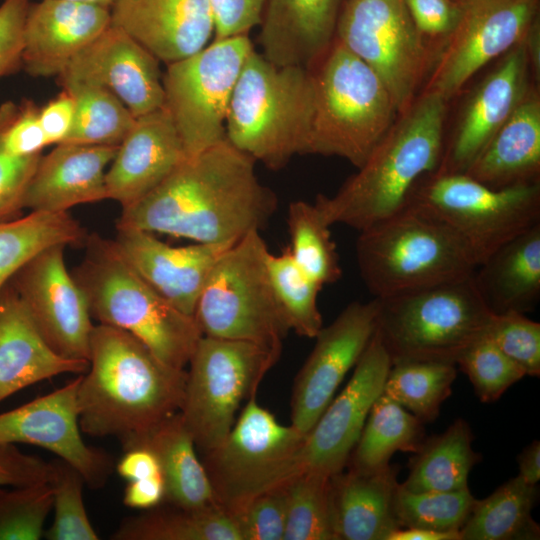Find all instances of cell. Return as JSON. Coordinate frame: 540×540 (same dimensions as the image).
Masks as SVG:
<instances>
[{"label":"cell","instance_id":"d4e9b609","mask_svg":"<svg viewBox=\"0 0 540 540\" xmlns=\"http://www.w3.org/2000/svg\"><path fill=\"white\" fill-rule=\"evenodd\" d=\"M111 23L110 8L66 0L30 4L23 30L22 66L33 77L59 76Z\"/></svg>","mask_w":540,"mask_h":540},{"label":"cell","instance_id":"60d3db41","mask_svg":"<svg viewBox=\"0 0 540 540\" xmlns=\"http://www.w3.org/2000/svg\"><path fill=\"white\" fill-rule=\"evenodd\" d=\"M267 265L275 299L290 330L315 338L323 327L317 302L322 286L301 270L289 249L278 255L270 252Z\"/></svg>","mask_w":540,"mask_h":540},{"label":"cell","instance_id":"f546056e","mask_svg":"<svg viewBox=\"0 0 540 540\" xmlns=\"http://www.w3.org/2000/svg\"><path fill=\"white\" fill-rule=\"evenodd\" d=\"M540 170V101L528 91L510 117L465 171L494 189L538 181Z\"/></svg>","mask_w":540,"mask_h":540},{"label":"cell","instance_id":"d6986e66","mask_svg":"<svg viewBox=\"0 0 540 540\" xmlns=\"http://www.w3.org/2000/svg\"><path fill=\"white\" fill-rule=\"evenodd\" d=\"M81 374L61 388L0 414V442L35 445L75 467L85 483L102 488L112 459L85 444L79 425L77 390Z\"/></svg>","mask_w":540,"mask_h":540},{"label":"cell","instance_id":"d6a6232c","mask_svg":"<svg viewBox=\"0 0 540 540\" xmlns=\"http://www.w3.org/2000/svg\"><path fill=\"white\" fill-rule=\"evenodd\" d=\"M469 424L456 419L443 433L425 438L409 461L401 486L411 492L454 491L468 487V476L481 455L472 448Z\"/></svg>","mask_w":540,"mask_h":540},{"label":"cell","instance_id":"603a6c76","mask_svg":"<svg viewBox=\"0 0 540 540\" xmlns=\"http://www.w3.org/2000/svg\"><path fill=\"white\" fill-rule=\"evenodd\" d=\"M187 157L163 106L136 117L106 171L107 199L133 205L161 184Z\"/></svg>","mask_w":540,"mask_h":540},{"label":"cell","instance_id":"5bb4252c","mask_svg":"<svg viewBox=\"0 0 540 540\" xmlns=\"http://www.w3.org/2000/svg\"><path fill=\"white\" fill-rule=\"evenodd\" d=\"M335 40L379 76L397 113L412 105L429 52L403 0H345Z\"/></svg>","mask_w":540,"mask_h":540},{"label":"cell","instance_id":"ab89813d","mask_svg":"<svg viewBox=\"0 0 540 540\" xmlns=\"http://www.w3.org/2000/svg\"><path fill=\"white\" fill-rule=\"evenodd\" d=\"M289 251L301 270L321 285L340 279L342 271L330 225L315 203L298 200L288 208Z\"/></svg>","mask_w":540,"mask_h":540},{"label":"cell","instance_id":"30bf717a","mask_svg":"<svg viewBox=\"0 0 540 540\" xmlns=\"http://www.w3.org/2000/svg\"><path fill=\"white\" fill-rule=\"evenodd\" d=\"M280 354L248 341L200 338L188 363L179 413L203 454L226 438L241 403L256 396L260 382Z\"/></svg>","mask_w":540,"mask_h":540},{"label":"cell","instance_id":"e575fe53","mask_svg":"<svg viewBox=\"0 0 540 540\" xmlns=\"http://www.w3.org/2000/svg\"><path fill=\"white\" fill-rule=\"evenodd\" d=\"M537 485L516 476L488 497L476 499L460 529V540H535L539 525L531 511L536 503Z\"/></svg>","mask_w":540,"mask_h":540},{"label":"cell","instance_id":"bcb514c9","mask_svg":"<svg viewBox=\"0 0 540 540\" xmlns=\"http://www.w3.org/2000/svg\"><path fill=\"white\" fill-rule=\"evenodd\" d=\"M49 482L15 487L0 493V540H38L52 510Z\"/></svg>","mask_w":540,"mask_h":540},{"label":"cell","instance_id":"5b68a950","mask_svg":"<svg viewBox=\"0 0 540 540\" xmlns=\"http://www.w3.org/2000/svg\"><path fill=\"white\" fill-rule=\"evenodd\" d=\"M304 154L338 156L359 168L394 123L392 97L379 76L334 39L311 67Z\"/></svg>","mask_w":540,"mask_h":540},{"label":"cell","instance_id":"83f0119b","mask_svg":"<svg viewBox=\"0 0 540 540\" xmlns=\"http://www.w3.org/2000/svg\"><path fill=\"white\" fill-rule=\"evenodd\" d=\"M88 368V360L64 358L49 347L10 282L0 291V402L40 381Z\"/></svg>","mask_w":540,"mask_h":540},{"label":"cell","instance_id":"4dcf8cb0","mask_svg":"<svg viewBox=\"0 0 540 540\" xmlns=\"http://www.w3.org/2000/svg\"><path fill=\"white\" fill-rule=\"evenodd\" d=\"M473 277L494 314L534 310L540 299V223L500 246Z\"/></svg>","mask_w":540,"mask_h":540},{"label":"cell","instance_id":"816d5d0a","mask_svg":"<svg viewBox=\"0 0 540 540\" xmlns=\"http://www.w3.org/2000/svg\"><path fill=\"white\" fill-rule=\"evenodd\" d=\"M30 0L0 4V79L22 66L23 30Z\"/></svg>","mask_w":540,"mask_h":540},{"label":"cell","instance_id":"7402d4cb","mask_svg":"<svg viewBox=\"0 0 540 540\" xmlns=\"http://www.w3.org/2000/svg\"><path fill=\"white\" fill-rule=\"evenodd\" d=\"M529 64L523 39L474 92L435 173H465L528 93Z\"/></svg>","mask_w":540,"mask_h":540},{"label":"cell","instance_id":"9a60e30c","mask_svg":"<svg viewBox=\"0 0 540 540\" xmlns=\"http://www.w3.org/2000/svg\"><path fill=\"white\" fill-rule=\"evenodd\" d=\"M461 15L426 91L446 101L485 64L520 43L538 17L539 0H457Z\"/></svg>","mask_w":540,"mask_h":540},{"label":"cell","instance_id":"74e56055","mask_svg":"<svg viewBox=\"0 0 540 540\" xmlns=\"http://www.w3.org/2000/svg\"><path fill=\"white\" fill-rule=\"evenodd\" d=\"M61 85L75 102L73 125L63 143L118 147L136 119L125 104L97 85L83 82Z\"/></svg>","mask_w":540,"mask_h":540},{"label":"cell","instance_id":"8fae6325","mask_svg":"<svg viewBox=\"0 0 540 540\" xmlns=\"http://www.w3.org/2000/svg\"><path fill=\"white\" fill-rule=\"evenodd\" d=\"M407 204L432 214L472 251L478 266L500 246L540 223L539 182L490 188L465 173H431Z\"/></svg>","mask_w":540,"mask_h":540},{"label":"cell","instance_id":"f5cc1de1","mask_svg":"<svg viewBox=\"0 0 540 540\" xmlns=\"http://www.w3.org/2000/svg\"><path fill=\"white\" fill-rule=\"evenodd\" d=\"M267 0H209L214 39L247 35L260 25Z\"/></svg>","mask_w":540,"mask_h":540},{"label":"cell","instance_id":"f907efd6","mask_svg":"<svg viewBox=\"0 0 540 540\" xmlns=\"http://www.w3.org/2000/svg\"><path fill=\"white\" fill-rule=\"evenodd\" d=\"M41 155L14 157L0 150V222L24 208L26 189Z\"/></svg>","mask_w":540,"mask_h":540},{"label":"cell","instance_id":"6125c7cd","mask_svg":"<svg viewBox=\"0 0 540 540\" xmlns=\"http://www.w3.org/2000/svg\"><path fill=\"white\" fill-rule=\"evenodd\" d=\"M524 43L526 46L527 55L530 64L533 66L537 75L540 70V25L539 17H537L530 25L525 37Z\"/></svg>","mask_w":540,"mask_h":540},{"label":"cell","instance_id":"277c9868","mask_svg":"<svg viewBox=\"0 0 540 540\" xmlns=\"http://www.w3.org/2000/svg\"><path fill=\"white\" fill-rule=\"evenodd\" d=\"M72 275L100 324L125 330L162 362L184 369L203 336L195 318L170 304L126 261L114 240L94 235Z\"/></svg>","mask_w":540,"mask_h":540},{"label":"cell","instance_id":"c3c4849f","mask_svg":"<svg viewBox=\"0 0 540 540\" xmlns=\"http://www.w3.org/2000/svg\"><path fill=\"white\" fill-rule=\"evenodd\" d=\"M287 482L254 496L232 514L242 540H283L288 506Z\"/></svg>","mask_w":540,"mask_h":540},{"label":"cell","instance_id":"52a82bcc","mask_svg":"<svg viewBox=\"0 0 540 540\" xmlns=\"http://www.w3.org/2000/svg\"><path fill=\"white\" fill-rule=\"evenodd\" d=\"M312 84L307 68L277 66L255 49L231 97L226 140L270 169L304 154Z\"/></svg>","mask_w":540,"mask_h":540},{"label":"cell","instance_id":"7bdbcfd3","mask_svg":"<svg viewBox=\"0 0 540 540\" xmlns=\"http://www.w3.org/2000/svg\"><path fill=\"white\" fill-rule=\"evenodd\" d=\"M475 501L468 487L454 491L411 492L399 484L395 509L400 528L459 532Z\"/></svg>","mask_w":540,"mask_h":540},{"label":"cell","instance_id":"3957f363","mask_svg":"<svg viewBox=\"0 0 540 540\" xmlns=\"http://www.w3.org/2000/svg\"><path fill=\"white\" fill-rule=\"evenodd\" d=\"M446 103L438 93L426 91L400 114L337 193L317 196L314 203L330 226L343 224L360 232L406 206L415 184L440 165Z\"/></svg>","mask_w":540,"mask_h":540},{"label":"cell","instance_id":"f35d334b","mask_svg":"<svg viewBox=\"0 0 540 540\" xmlns=\"http://www.w3.org/2000/svg\"><path fill=\"white\" fill-rule=\"evenodd\" d=\"M456 377V364L452 363H397L391 365L382 393L425 424L438 417L441 405L451 395Z\"/></svg>","mask_w":540,"mask_h":540},{"label":"cell","instance_id":"ffe728a7","mask_svg":"<svg viewBox=\"0 0 540 540\" xmlns=\"http://www.w3.org/2000/svg\"><path fill=\"white\" fill-rule=\"evenodd\" d=\"M159 62L127 33L110 24L58 77L61 84L83 82L103 87L139 117L164 105Z\"/></svg>","mask_w":540,"mask_h":540},{"label":"cell","instance_id":"f6af8a7d","mask_svg":"<svg viewBox=\"0 0 540 540\" xmlns=\"http://www.w3.org/2000/svg\"><path fill=\"white\" fill-rule=\"evenodd\" d=\"M470 380L481 402L497 401L513 384L526 376L486 335L460 356L457 364Z\"/></svg>","mask_w":540,"mask_h":540},{"label":"cell","instance_id":"be15d7a7","mask_svg":"<svg viewBox=\"0 0 540 540\" xmlns=\"http://www.w3.org/2000/svg\"><path fill=\"white\" fill-rule=\"evenodd\" d=\"M66 1L98 5V6H103L107 8H111L113 3L115 2V0H66Z\"/></svg>","mask_w":540,"mask_h":540},{"label":"cell","instance_id":"4316f807","mask_svg":"<svg viewBox=\"0 0 540 540\" xmlns=\"http://www.w3.org/2000/svg\"><path fill=\"white\" fill-rule=\"evenodd\" d=\"M345 0H267L261 54L277 66L314 65L330 48Z\"/></svg>","mask_w":540,"mask_h":540},{"label":"cell","instance_id":"2e32d148","mask_svg":"<svg viewBox=\"0 0 540 540\" xmlns=\"http://www.w3.org/2000/svg\"><path fill=\"white\" fill-rule=\"evenodd\" d=\"M65 247L54 245L38 253L10 284L55 353L89 361L94 325L86 296L66 268Z\"/></svg>","mask_w":540,"mask_h":540},{"label":"cell","instance_id":"4fadbf2b","mask_svg":"<svg viewBox=\"0 0 540 540\" xmlns=\"http://www.w3.org/2000/svg\"><path fill=\"white\" fill-rule=\"evenodd\" d=\"M254 49L247 35L214 41L200 51L167 64L164 107L187 157L226 141V119L237 79Z\"/></svg>","mask_w":540,"mask_h":540},{"label":"cell","instance_id":"b9f144b4","mask_svg":"<svg viewBox=\"0 0 540 540\" xmlns=\"http://www.w3.org/2000/svg\"><path fill=\"white\" fill-rule=\"evenodd\" d=\"M330 477L304 471L287 482L288 506L283 540H335Z\"/></svg>","mask_w":540,"mask_h":540},{"label":"cell","instance_id":"11a10c76","mask_svg":"<svg viewBox=\"0 0 540 540\" xmlns=\"http://www.w3.org/2000/svg\"><path fill=\"white\" fill-rule=\"evenodd\" d=\"M407 10L425 36L444 40L457 26L461 8L457 0H403Z\"/></svg>","mask_w":540,"mask_h":540},{"label":"cell","instance_id":"e0dca14e","mask_svg":"<svg viewBox=\"0 0 540 540\" xmlns=\"http://www.w3.org/2000/svg\"><path fill=\"white\" fill-rule=\"evenodd\" d=\"M391 365L375 332L342 392L306 434L296 456V474L313 471L332 476L344 470Z\"/></svg>","mask_w":540,"mask_h":540},{"label":"cell","instance_id":"836d02e7","mask_svg":"<svg viewBox=\"0 0 540 540\" xmlns=\"http://www.w3.org/2000/svg\"><path fill=\"white\" fill-rule=\"evenodd\" d=\"M125 518L113 540H242L232 514L221 506L184 509L166 503Z\"/></svg>","mask_w":540,"mask_h":540},{"label":"cell","instance_id":"7a4b0ae2","mask_svg":"<svg viewBox=\"0 0 540 540\" xmlns=\"http://www.w3.org/2000/svg\"><path fill=\"white\" fill-rule=\"evenodd\" d=\"M186 380L185 369L165 364L129 332L94 325L77 390L80 429L115 437L125 450L180 411Z\"/></svg>","mask_w":540,"mask_h":540},{"label":"cell","instance_id":"7c38bea8","mask_svg":"<svg viewBox=\"0 0 540 540\" xmlns=\"http://www.w3.org/2000/svg\"><path fill=\"white\" fill-rule=\"evenodd\" d=\"M305 436L280 424L256 396L250 398L226 438L204 453L219 505L233 514L254 496L294 477Z\"/></svg>","mask_w":540,"mask_h":540},{"label":"cell","instance_id":"ba28073f","mask_svg":"<svg viewBox=\"0 0 540 540\" xmlns=\"http://www.w3.org/2000/svg\"><path fill=\"white\" fill-rule=\"evenodd\" d=\"M473 275L376 298V333L392 365L411 361L457 364L464 351L486 335L494 313Z\"/></svg>","mask_w":540,"mask_h":540},{"label":"cell","instance_id":"9c48e42d","mask_svg":"<svg viewBox=\"0 0 540 540\" xmlns=\"http://www.w3.org/2000/svg\"><path fill=\"white\" fill-rule=\"evenodd\" d=\"M269 253L260 232L253 231L218 258L194 313L203 335L248 341L281 352L290 328L272 289Z\"/></svg>","mask_w":540,"mask_h":540},{"label":"cell","instance_id":"8d00e7d4","mask_svg":"<svg viewBox=\"0 0 540 540\" xmlns=\"http://www.w3.org/2000/svg\"><path fill=\"white\" fill-rule=\"evenodd\" d=\"M87 235L68 214L31 211L0 222V291L34 256L54 245L85 244Z\"/></svg>","mask_w":540,"mask_h":540},{"label":"cell","instance_id":"8992f818","mask_svg":"<svg viewBox=\"0 0 540 540\" xmlns=\"http://www.w3.org/2000/svg\"><path fill=\"white\" fill-rule=\"evenodd\" d=\"M356 258L361 278L375 298L463 279L478 266L458 234L411 204L360 231Z\"/></svg>","mask_w":540,"mask_h":540},{"label":"cell","instance_id":"ee69618b","mask_svg":"<svg viewBox=\"0 0 540 540\" xmlns=\"http://www.w3.org/2000/svg\"><path fill=\"white\" fill-rule=\"evenodd\" d=\"M50 485L53 491L54 521L44 532L49 540H98L83 500L85 480L68 462L52 460Z\"/></svg>","mask_w":540,"mask_h":540},{"label":"cell","instance_id":"484cf974","mask_svg":"<svg viewBox=\"0 0 540 540\" xmlns=\"http://www.w3.org/2000/svg\"><path fill=\"white\" fill-rule=\"evenodd\" d=\"M116 146L60 143L40 157L28 184L23 207L65 213L76 205L107 199L106 171Z\"/></svg>","mask_w":540,"mask_h":540},{"label":"cell","instance_id":"6f0895ef","mask_svg":"<svg viewBox=\"0 0 540 540\" xmlns=\"http://www.w3.org/2000/svg\"><path fill=\"white\" fill-rule=\"evenodd\" d=\"M165 497V484L162 474L149 478L129 481L123 494L125 506L149 510L161 505Z\"/></svg>","mask_w":540,"mask_h":540},{"label":"cell","instance_id":"d590c367","mask_svg":"<svg viewBox=\"0 0 540 540\" xmlns=\"http://www.w3.org/2000/svg\"><path fill=\"white\" fill-rule=\"evenodd\" d=\"M425 440L424 423L383 393L371 407L348 468L368 472L390 465L397 452L415 453Z\"/></svg>","mask_w":540,"mask_h":540},{"label":"cell","instance_id":"6da1fadb","mask_svg":"<svg viewBox=\"0 0 540 540\" xmlns=\"http://www.w3.org/2000/svg\"><path fill=\"white\" fill-rule=\"evenodd\" d=\"M254 163L227 140L186 157L149 194L122 208L116 228L204 244H234L260 232L278 199L258 179Z\"/></svg>","mask_w":540,"mask_h":540},{"label":"cell","instance_id":"db71d44e","mask_svg":"<svg viewBox=\"0 0 540 540\" xmlns=\"http://www.w3.org/2000/svg\"><path fill=\"white\" fill-rule=\"evenodd\" d=\"M52 463L19 450L15 444L0 442V489L50 481Z\"/></svg>","mask_w":540,"mask_h":540},{"label":"cell","instance_id":"ac0fdd59","mask_svg":"<svg viewBox=\"0 0 540 540\" xmlns=\"http://www.w3.org/2000/svg\"><path fill=\"white\" fill-rule=\"evenodd\" d=\"M378 301L351 302L335 320L322 327L316 343L295 379L291 425L307 434L334 398L347 373L355 367L377 328Z\"/></svg>","mask_w":540,"mask_h":540},{"label":"cell","instance_id":"91938a15","mask_svg":"<svg viewBox=\"0 0 540 540\" xmlns=\"http://www.w3.org/2000/svg\"><path fill=\"white\" fill-rule=\"evenodd\" d=\"M519 474L526 483L537 485L540 480V442L534 440L518 456Z\"/></svg>","mask_w":540,"mask_h":540},{"label":"cell","instance_id":"7dc6e473","mask_svg":"<svg viewBox=\"0 0 540 540\" xmlns=\"http://www.w3.org/2000/svg\"><path fill=\"white\" fill-rule=\"evenodd\" d=\"M496 346L525 372L540 375V324L519 312L494 314L486 332Z\"/></svg>","mask_w":540,"mask_h":540},{"label":"cell","instance_id":"94428289","mask_svg":"<svg viewBox=\"0 0 540 540\" xmlns=\"http://www.w3.org/2000/svg\"><path fill=\"white\" fill-rule=\"evenodd\" d=\"M388 540H460L459 532H443L423 528H399Z\"/></svg>","mask_w":540,"mask_h":540},{"label":"cell","instance_id":"e7e4bbea","mask_svg":"<svg viewBox=\"0 0 540 540\" xmlns=\"http://www.w3.org/2000/svg\"><path fill=\"white\" fill-rule=\"evenodd\" d=\"M3 491H4V489L1 488V489H0V493H2Z\"/></svg>","mask_w":540,"mask_h":540},{"label":"cell","instance_id":"681fc988","mask_svg":"<svg viewBox=\"0 0 540 540\" xmlns=\"http://www.w3.org/2000/svg\"><path fill=\"white\" fill-rule=\"evenodd\" d=\"M48 146L39 120V108L29 100L0 106V150L10 156L41 154Z\"/></svg>","mask_w":540,"mask_h":540},{"label":"cell","instance_id":"1f68e13d","mask_svg":"<svg viewBox=\"0 0 540 540\" xmlns=\"http://www.w3.org/2000/svg\"><path fill=\"white\" fill-rule=\"evenodd\" d=\"M136 446L150 449L158 458L165 484L163 502L184 509L220 506L179 412L129 448Z\"/></svg>","mask_w":540,"mask_h":540},{"label":"cell","instance_id":"680465c9","mask_svg":"<svg viewBox=\"0 0 540 540\" xmlns=\"http://www.w3.org/2000/svg\"><path fill=\"white\" fill-rule=\"evenodd\" d=\"M116 471L128 482L162 474L156 455L143 446L124 450L123 456L116 465Z\"/></svg>","mask_w":540,"mask_h":540},{"label":"cell","instance_id":"44dd1931","mask_svg":"<svg viewBox=\"0 0 540 540\" xmlns=\"http://www.w3.org/2000/svg\"><path fill=\"white\" fill-rule=\"evenodd\" d=\"M114 242L153 289L179 311L193 317L212 267L233 245L195 243L175 247L162 242L154 233L137 229H117Z\"/></svg>","mask_w":540,"mask_h":540},{"label":"cell","instance_id":"cb8c5ba5","mask_svg":"<svg viewBox=\"0 0 540 540\" xmlns=\"http://www.w3.org/2000/svg\"><path fill=\"white\" fill-rule=\"evenodd\" d=\"M111 25L170 64L203 49L214 22L209 0H115Z\"/></svg>","mask_w":540,"mask_h":540},{"label":"cell","instance_id":"f1b7e54d","mask_svg":"<svg viewBox=\"0 0 540 540\" xmlns=\"http://www.w3.org/2000/svg\"><path fill=\"white\" fill-rule=\"evenodd\" d=\"M398 466L375 471L348 468L330 477L335 540H388L400 528L395 503Z\"/></svg>","mask_w":540,"mask_h":540},{"label":"cell","instance_id":"9f6ffc18","mask_svg":"<svg viewBox=\"0 0 540 540\" xmlns=\"http://www.w3.org/2000/svg\"><path fill=\"white\" fill-rule=\"evenodd\" d=\"M74 114V98L66 89L39 108V120L48 145L65 141L72 128Z\"/></svg>","mask_w":540,"mask_h":540}]
</instances>
